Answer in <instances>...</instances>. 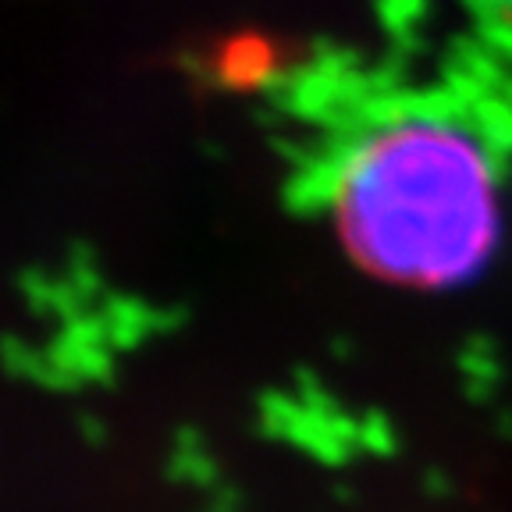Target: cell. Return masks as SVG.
Masks as SVG:
<instances>
[{
	"label": "cell",
	"mask_w": 512,
	"mask_h": 512,
	"mask_svg": "<svg viewBox=\"0 0 512 512\" xmlns=\"http://www.w3.org/2000/svg\"><path fill=\"white\" fill-rule=\"evenodd\" d=\"M320 203L374 278L456 288L484 271L502 239V153L473 114L399 100L338 139L320 171Z\"/></svg>",
	"instance_id": "6da1fadb"
},
{
	"label": "cell",
	"mask_w": 512,
	"mask_h": 512,
	"mask_svg": "<svg viewBox=\"0 0 512 512\" xmlns=\"http://www.w3.org/2000/svg\"><path fill=\"white\" fill-rule=\"evenodd\" d=\"M498 4H502V8H505V11H509V15H512V0H498Z\"/></svg>",
	"instance_id": "7a4b0ae2"
}]
</instances>
